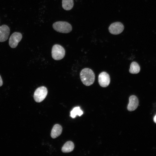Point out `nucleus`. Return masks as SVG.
Returning a JSON list of instances; mask_svg holds the SVG:
<instances>
[{
  "label": "nucleus",
  "mask_w": 156,
  "mask_h": 156,
  "mask_svg": "<svg viewBox=\"0 0 156 156\" xmlns=\"http://www.w3.org/2000/svg\"><path fill=\"white\" fill-rule=\"evenodd\" d=\"M80 76L82 82L86 86L92 85L94 81V74L90 68H85L83 69L80 72Z\"/></svg>",
  "instance_id": "1"
},
{
  "label": "nucleus",
  "mask_w": 156,
  "mask_h": 156,
  "mask_svg": "<svg viewBox=\"0 0 156 156\" xmlns=\"http://www.w3.org/2000/svg\"><path fill=\"white\" fill-rule=\"evenodd\" d=\"M54 29L57 31L62 33H68L72 30L71 25L67 22L59 21L55 22L53 25Z\"/></svg>",
  "instance_id": "2"
},
{
  "label": "nucleus",
  "mask_w": 156,
  "mask_h": 156,
  "mask_svg": "<svg viewBox=\"0 0 156 156\" xmlns=\"http://www.w3.org/2000/svg\"><path fill=\"white\" fill-rule=\"evenodd\" d=\"M65 50L61 45L55 44L52 47L51 55L53 59L56 60H60L63 58L65 55Z\"/></svg>",
  "instance_id": "3"
},
{
  "label": "nucleus",
  "mask_w": 156,
  "mask_h": 156,
  "mask_svg": "<svg viewBox=\"0 0 156 156\" xmlns=\"http://www.w3.org/2000/svg\"><path fill=\"white\" fill-rule=\"evenodd\" d=\"M48 93L47 88L44 86L38 88L35 90L34 98L35 101L37 103L42 101L46 98Z\"/></svg>",
  "instance_id": "4"
},
{
  "label": "nucleus",
  "mask_w": 156,
  "mask_h": 156,
  "mask_svg": "<svg viewBox=\"0 0 156 156\" xmlns=\"http://www.w3.org/2000/svg\"><path fill=\"white\" fill-rule=\"evenodd\" d=\"M22 38V36L21 33L17 32L14 33L10 38L9 41V46L12 48L16 47Z\"/></svg>",
  "instance_id": "5"
},
{
  "label": "nucleus",
  "mask_w": 156,
  "mask_h": 156,
  "mask_svg": "<svg viewBox=\"0 0 156 156\" xmlns=\"http://www.w3.org/2000/svg\"><path fill=\"white\" fill-rule=\"evenodd\" d=\"M124 29L123 25L120 22H116L112 23L109 28L110 33L114 35H117L121 33Z\"/></svg>",
  "instance_id": "6"
},
{
  "label": "nucleus",
  "mask_w": 156,
  "mask_h": 156,
  "mask_svg": "<svg viewBox=\"0 0 156 156\" xmlns=\"http://www.w3.org/2000/svg\"><path fill=\"white\" fill-rule=\"evenodd\" d=\"M110 79L109 75L105 72L101 73L98 76V82L100 85L103 87H106L109 84Z\"/></svg>",
  "instance_id": "7"
},
{
  "label": "nucleus",
  "mask_w": 156,
  "mask_h": 156,
  "mask_svg": "<svg viewBox=\"0 0 156 156\" xmlns=\"http://www.w3.org/2000/svg\"><path fill=\"white\" fill-rule=\"evenodd\" d=\"M10 33V29L6 25H3L0 27V42H4L8 39Z\"/></svg>",
  "instance_id": "8"
},
{
  "label": "nucleus",
  "mask_w": 156,
  "mask_h": 156,
  "mask_svg": "<svg viewBox=\"0 0 156 156\" xmlns=\"http://www.w3.org/2000/svg\"><path fill=\"white\" fill-rule=\"evenodd\" d=\"M139 101L137 97L135 95L131 96L129 98V102L127 106L128 110L130 111L135 110L138 107Z\"/></svg>",
  "instance_id": "9"
},
{
  "label": "nucleus",
  "mask_w": 156,
  "mask_h": 156,
  "mask_svg": "<svg viewBox=\"0 0 156 156\" xmlns=\"http://www.w3.org/2000/svg\"><path fill=\"white\" fill-rule=\"evenodd\" d=\"M62 130V127L60 125L55 124L52 129L51 134V137L53 139L57 138L61 135Z\"/></svg>",
  "instance_id": "10"
},
{
  "label": "nucleus",
  "mask_w": 156,
  "mask_h": 156,
  "mask_svg": "<svg viewBox=\"0 0 156 156\" xmlns=\"http://www.w3.org/2000/svg\"><path fill=\"white\" fill-rule=\"evenodd\" d=\"M74 143L71 141L66 142L62 146V151L64 153H68L72 151L74 149Z\"/></svg>",
  "instance_id": "11"
},
{
  "label": "nucleus",
  "mask_w": 156,
  "mask_h": 156,
  "mask_svg": "<svg viewBox=\"0 0 156 156\" xmlns=\"http://www.w3.org/2000/svg\"><path fill=\"white\" fill-rule=\"evenodd\" d=\"M140 70V67L138 64L135 62H132L130 64L129 70L130 73L133 74H137Z\"/></svg>",
  "instance_id": "12"
},
{
  "label": "nucleus",
  "mask_w": 156,
  "mask_h": 156,
  "mask_svg": "<svg viewBox=\"0 0 156 156\" xmlns=\"http://www.w3.org/2000/svg\"><path fill=\"white\" fill-rule=\"evenodd\" d=\"M62 7L66 10L71 9L74 5L73 0H62Z\"/></svg>",
  "instance_id": "13"
},
{
  "label": "nucleus",
  "mask_w": 156,
  "mask_h": 156,
  "mask_svg": "<svg viewBox=\"0 0 156 156\" xmlns=\"http://www.w3.org/2000/svg\"><path fill=\"white\" fill-rule=\"evenodd\" d=\"M83 114V112L81 110L80 107H74L70 112V116L73 118H74L77 115L81 116Z\"/></svg>",
  "instance_id": "14"
},
{
  "label": "nucleus",
  "mask_w": 156,
  "mask_h": 156,
  "mask_svg": "<svg viewBox=\"0 0 156 156\" xmlns=\"http://www.w3.org/2000/svg\"><path fill=\"white\" fill-rule=\"evenodd\" d=\"M3 83L1 77L0 75V87L1 86L3 85Z\"/></svg>",
  "instance_id": "15"
},
{
  "label": "nucleus",
  "mask_w": 156,
  "mask_h": 156,
  "mask_svg": "<svg viewBox=\"0 0 156 156\" xmlns=\"http://www.w3.org/2000/svg\"><path fill=\"white\" fill-rule=\"evenodd\" d=\"M154 121L156 123V115L154 116L153 118Z\"/></svg>",
  "instance_id": "16"
}]
</instances>
